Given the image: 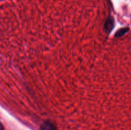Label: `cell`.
Wrapping results in <instances>:
<instances>
[{
    "instance_id": "cell-1",
    "label": "cell",
    "mask_w": 131,
    "mask_h": 130,
    "mask_svg": "<svg viewBox=\"0 0 131 130\" xmlns=\"http://www.w3.org/2000/svg\"><path fill=\"white\" fill-rule=\"evenodd\" d=\"M41 130H56V126L54 124L51 122H45L41 126Z\"/></svg>"
},
{
    "instance_id": "cell-2",
    "label": "cell",
    "mask_w": 131,
    "mask_h": 130,
    "mask_svg": "<svg viewBox=\"0 0 131 130\" xmlns=\"http://www.w3.org/2000/svg\"><path fill=\"white\" fill-rule=\"evenodd\" d=\"M127 31V29H121V30L119 31L117 33H116V34H118V36L119 35H122V34H123L124 33H125V32Z\"/></svg>"
},
{
    "instance_id": "cell-3",
    "label": "cell",
    "mask_w": 131,
    "mask_h": 130,
    "mask_svg": "<svg viewBox=\"0 0 131 130\" xmlns=\"http://www.w3.org/2000/svg\"><path fill=\"white\" fill-rule=\"evenodd\" d=\"M0 130H4V127L1 122H0Z\"/></svg>"
}]
</instances>
